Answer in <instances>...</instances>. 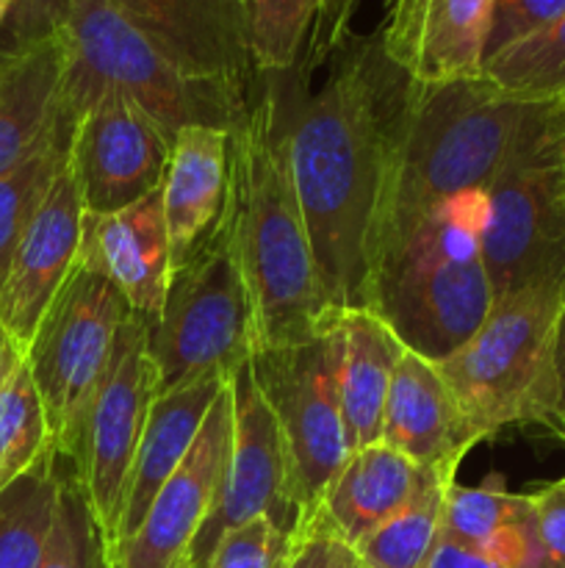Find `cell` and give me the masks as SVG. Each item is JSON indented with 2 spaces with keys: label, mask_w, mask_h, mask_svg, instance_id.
Instances as JSON below:
<instances>
[{
  "label": "cell",
  "mask_w": 565,
  "mask_h": 568,
  "mask_svg": "<svg viewBox=\"0 0 565 568\" xmlns=\"http://www.w3.org/2000/svg\"><path fill=\"white\" fill-rule=\"evenodd\" d=\"M325 83L308 92L305 67L280 72L288 164L332 320L369 308L371 236L393 122L410 75L380 37L343 39Z\"/></svg>",
  "instance_id": "obj_1"
},
{
  "label": "cell",
  "mask_w": 565,
  "mask_h": 568,
  "mask_svg": "<svg viewBox=\"0 0 565 568\" xmlns=\"http://www.w3.org/2000/svg\"><path fill=\"white\" fill-rule=\"evenodd\" d=\"M225 227L253 308L255 353L305 342L336 325L288 164L280 72L255 75L247 114L230 131Z\"/></svg>",
  "instance_id": "obj_2"
},
{
  "label": "cell",
  "mask_w": 565,
  "mask_h": 568,
  "mask_svg": "<svg viewBox=\"0 0 565 568\" xmlns=\"http://www.w3.org/2000/svg\"><path fill=\"white\" fill-rule=\"evenodd\" d=\"M526 109L530 103L499 92L482 75L449 83L410 78L377 203L371 272L377 258L432 211L491 186Z\"/></svg>",
  "instance_id": "obj_3"
},
{
  "label": "cell",
  "mask_w": 565,
  "mask_h": 568,
  "mask_svg": "<svg viewBox=\"0 0 565 568\" xmlns=\"http://www.w3.org/2000/svg\"><path fill=\"white\" fill-rule=\"evenodd\" d=\"M485 192L443 203L391 244L371 272V314L404 349L435 364L463 347L493 308L482 261Z\"/></svg>",
  "instance_id": "obj_4"
},
{
  "label": "cell",
  "mask_w": 565,
  "mask_h": 568,
  "mask_svg": "<svg viewBox=\"0 0 565 568\" xmlns=\"http://www.w3.org/2000/svg\"><path fill=\"white\" fill-rule=\"evenodd\" d=\"M55 31L66 53L61 116L72 128L100 92L131 98L172 136L188 125L233 131L247 114L253 87L188 72L111 0H59Z\"/></svg>",
  "instance_id": "obj_5"
},
{
  "label": "cell",
  "mask_w": 565,
  "mask_h": 568,
  "mask_svg": "<svg viewBox=\"0 0 565 568\" xmlns=\"http://www.w3.org/2000/svg\"><path fill=\"white\" fill-rule=\"evenodd\" d=\"M565 283H535L496 300L480 331L438 364L480 442L513 425L557 430L554 331Z\"/></svg>",
  "instance_id": "obj_6"
},
{
  "label": "cell",
  "mask_w": 565,
  "mask_h": 568,
  "mask_svg": "<svg viewBox=\"0 0 565 568\" xmlns=\"http://www.w3.org/2000/svg\"><path fill=\"white\" fill-rule=\"evenodd\" d=\"M482 261L493 303L565 283V103H530L485 192Z\"/></svg>",
  "instance_id": "obj_7"
},
{
  "label": "cell",
  "mask_w": 565,
  "mask_h": 568,
  "mask_svg": "<svg viewBox=\"0 0 565 568\" xmlns=\"http://www.w3.org/2000/svg\"><path fill=\"white\" fill-rule=\"evenodd\" d=\"M131 314L120 288L81 250L75 270L22 353L42 397L50 442L64 460L75 455L83 419L109 375Z\"/></svg>",
  "instance_id": "obj_8"
},
{
  "label": "cell",
  "mask_w": 565,
  "mask_h": 568,
  "mask_svg": "<svg viewBox=\"0 0 565 568\" xmlns=\"http://www.w3.org/2000/svg\"><path fill=\"white\" fill-rule=\"evenodd\" d=\"M147 349L158 394L199 377H230L253 358V308L225 220L172 272L161 320L147 325Z\"/></svg>",
  "instance_id": "obj_9"
},
{
  "label": "cell",
  "mask_w": 565,
  "mask_h": 568,
  "mask_svg": "<svg viewBox=\"0 0 565 568\" xmlns=\"http://www.w3.org/2000/svg\"><path fill=\"white\" fill-rule=\"evenodd\" d=\"M341 333L330 331L288 347L253 355V375L264 392L288 458V488L299 521L319 514L327 488L349 458L338 394Z\"/></svg>",
  "instance_id": "obj_10"
},
{
  "label": "cell",
  "mask_w": 565,
  "mask_h": 568,
  "mask_svg": "<svg viewBox=\"0 0 565 568\" xmlns=\"http://www.w3.org/2000/svg\"><path fill=\"white\" fill-rule=\"evenodd\" d=\"M155 397L158 377L147 349V320L131 314L70 458L78 486L109 541L111 558L120 532L125 483Z\"/></svg>",
  "instance_id": "obj_11"
},
{
  "label": "cell",
  "mask_w": 565,
  "mask_h": 568,
  "mask_svg": "<svg viewBox=\"0 0 565 568\" xmlns=\"http://www.w3.org/2000/svg\"><path fill=\"white\" fill-rule=\"evenodd\" d=\"M249 361L230 375V453H227L214 508L188 549L186 568H210L222 536L255 516L271 519L277 530L286 536H291L299 525V510L288 488V458L280 427L264 392L255 383Z\"/></svg>",
  "instance_id": "obj_12"
},
{
  "label": "cell",
  "mask_w": 565,
  "mask_h": 568,
  "mask_svg": "<svg viewBox=\"0 0 565 568\" xmlns=\"http://www.w3.org/2000/svg\"><path fill=\"white\" fill-rule=\"evenodd\" d=\"M172 139L131 98L100 92L78 120L66 155L86 214H116L158 192L170 166Z\"/></svg>",
  "instance_id": "obj_13"
},
{
  "label": "cell",
  "mask_w": 565,
  "mask_h": 568,
  "mask_svg": "<svg viewBox=\"0 0 565 568\" xmlns=\"http://www.w3.org/2000/svg\"><path fill=\"white\" fill-rule=\"evenodd\" d=\"M230 436L233 394L227 381L183 464L155 494L138 530L116 549L114 568H186L188 549L214 508Z\"/></svg>",
  "instance_id": "obj_14"
},
{
  "label": "cell",
  "mask_w": 565,
  "mask_h": 568,
  "mask_svg": "<svg viewBox=\"0 0 565 568\" xmlns=\"http://www.w3.org/2000/svg\"><path fill=\"white\" fill-rule=\"evenodd\" d=\"M83 222L86 209L70 161H64L33 211L0 288V333L17 353H25L55 294L75 270L83 247Z\"/></svg>",
  "instance_id": "obj_15"
},
{
  "label": "cell",
  "mask_w": 565,
  "mask_h": 568,
  "mask_svg": "<svg viewBox=\"0 0 565 568\" xmlns=\"http://www.w3.org/2000/svg\"><path fill=\"white\" fill-rule=\"evenodd\" d=\"M496 0H391L377 31L388 59L419 83L476 78Z\"/></svg>",
  "instance_id": "obj_16"
},
{
  "label": "cell",
  "mask_w": 565,
  "mask_h": 568,
  "mask_svg": "<svg viewBox=\"0 0 565 568\" xmlns=\"http://www.w3.org/2000/svg\"><path fill=\"white\" fill-rule=\"evenodd\" d=\"M170 59L214 81L253 87L242 0H111Z\"/></svg>",
  "instance_id": "obj_17"
},
{
  "label": "cell",
  "mask_w": 565,
  "mask_h": 568,
  "mask_svg": "<svg viewBox=\"0 0 565 568\" xmlns=\"http://www.w3.org/2000/svg\"><path fill=\"white\" fill-rule=\"evenodd\" d=\"M64 70L66 53L55 14L48 26L11 31L9 48L0 50V175L66 122L61 116Z\"/></svg>",
  "instance_id": "obj_18"
},
{
  "label": "cell",
  "mask_w": 565,
  "mask_h": 568,
  "mask_svg": "<svg viewBox=\"0 0 565 568\" xmlns=\"http://www.w3.org/2000/svg\"><path fill=\"white\" fill-rule=\"evenodd\" d=\"M83 253L111 277L131 311L155 325L172 281V250L158 192L83 222Z\"/></svg>",
  "instance_id": "obj_19"
},
{
  "label": "cell",
  "mask_w": 565,
  "mask_h": 568,
  "mask_svg": "<svg viewBox=\"0 0 565 568\" xmlns=\"http://www.w3.org/2000/svg\"><path fill=\"white\" fill-rule=\"evenodd\" d=\"M380 444L415 466L460 464L480 444L435 361L404 349L393 369Z\"/></svg>",
  "instance_id": "obj_20"
},
{
  "label": "cell",
  "mask_w": 565,
  "mask_h": 568,
  "mask_svg": "<svg viewBox=\"0 0 565 568\" xmlns=\"http://www.w3.org/2000/svg\"><path fill=\"white\" fill-rule=\"evenodd\" d=\"M230 192V131L181 128L172 139L170 166L161 183L172 272L186 264L222 225Z\"/></svg>",
  "instance_id": "obj_21"
},
{
  "label": "cell",
  "mask_w": 565,
  "mask_h": 568,
  "mask_svg": "<svg viewBox=\"0 0 565 568\" xmlns=\"http://www.w3.org/2000/svg\"><path fill=\"white\" fill-rule=\"evenodd\" d=\"M230 377H199V381L177 386L172 392L158 394L147 414L142 442L133 455L131 475L125 483V503H122L120 532H116V549L138 530L147 516L155 494L164 483L175 475L177 466L192 449L210 405L222 394ZM114 549V555H116Z\"/></svg>",
  "instance_id": "obj_22"
},
{
  "label": "cell",
  "mask_w": 565,
  "mask_h": 568,
  "mask_svg": "<svg viewBox=\"0 0 565 568\" xmlns=\"http://www.w3.org/2000/svg\"><path fill=\"white\" fill-rule=\"evenodd\" d=\"M341 361H338V394H341L343 430L349 449L380 444L382 414L391 392L393 369L404 347L391 327L369 308L338 316Z\"/></svg>",
  "instance_id": "obj_23"
},
{
  "label": "cell",
  "mask_w": 565,
  "mask_h": 568,
  "mask_svg": "<svg viewBox=\"0 0 565 568\" xmlns=\"http://www.w3.org/2000/svg\"><path fill=\"white\" fill-rule=\"evenodd\" d=\"M421 475V466L386 444L360 447L349 453L319 510L349 544H360L413 497Z\"/></svg>",
  "instance_id": "obj_24"
},
{
  "label": "cell",
  "mask_w": 565,
  "mask_h": 568,
  "mask_svg": "<svg viewBox=\"0 0 565 568\" xmlns=\"http://www.w3.org/2000/svg\"><path fill=\"white\" fill-rule=\"evenodd\" d=\"M460 464L427 466L413 497L382 521L374 532L355 544L369 568H421L441 536L449 486L458 480Z\"/></svg>",
  "instance_id": "obj_25"
},
{
  "label": "cell",
  "mask_w": 565,
  "mask_h": 568,
  "mask_svg": "<svg viewBox=\"0 0 565 568\" xmlns=\"http://www.w3.org/2000/svg\"><path fill=\"white\" fill-rule=\"evenodd\" d=\"M64 458L50 449L0 491V568H37L53 527Z\"/></svg>",
  "instance_id": "obj_26"
},
{
  "label": "cell",
  "mask_w": 565,
  "mask_h": 568,
  "mask_svg": "<svg viewBox=\"0 0 565 568\" xmlns=\"http://www.w3.org/2000/svg\"><path fill=\"white\" fill-rule=\"evenodd\" d=\"M48 416L25 355L6 344L0 364V491L50 453Z\"/></svg>",
  "instance_id": "obj_27"
},
{
  "label": "cell",
  "mask_w": 565,
  "mask_h": 568,
  "mask_svg": "<svg viewBox=\"0 0 565 568\" xmlns=\"http://www.w3.org/2000/svg\"><path fill=\"white\" fill-rule=\"evenodd\" d=\"M480 75L524 103H565V14L482 61Z\"/></svg>",
  "instance_id": "obj_28"
},
{
  "label": "cell",
  "mask_w": 565,
  "mask_h": 568,
  "mask_svg": "<svg viewBox=\"0 0 565 568\" xmlns=\"http://www.w3.org/2000/svg\"><path fill=\"white\" fill-rule=\"evenodd\" d=\"M72 131L75 128L61 122L28 159L0 175V288L33 211L39 209L50 183L70 155Z\"/></svg>",
  "instance_id": "obj_29"
},
{
  "label": "cell",
  "mask_w": 565,
  "mask_h": 568,
  "mask_svg": "<svg viewBox=\"0 0 565 568\" xmlns=\"http://www.w3.org/2000/svg\"><path fill=\"white\" fill-rule=\"evenodd\" d=\"M242 11L255 75L302 64L321 0H242Z\"/></svg>",
  "instance_id": "obj_30"
},
{
  "label": "cell",
  "mask_w": 565,
  "mask_h": 568,
  "mask_svg": "<svg viewBox=\"0 0 565 568\" xmlns=\"http://www.w3.org/2000/svg\"><path fill=\"white\" fill-rule=\"evenodd\" d=\"M37 568H114L109 541L92 516L70 460L61 469V491L53 527Z\"/></svg>",
  "instance_id": "obj_31"
},
{
  "label": "cell",
  "mask_w": 565,
  "mask_h": 568,
  "mask_svg": "<svg viewBox=\"0 0 565 568\" xmlns=\"http://www.w3.org/2000/svg\"><path fill=\"white\" fill-rule=\"evenodd\" d=\"M526 505L530 494H510L499 477L480 486H460L454 480L443 505L441 532L471 547H485L504 525L524 514Z\"/></svg>",
  "instance_id": "obj_32"
},
{
  "label": "cell",
  "mask_w": 565,
  "mask_h": 568,
  "mask_svg": "<svg viewBox=\"0 0 565 568\" xmlns=\"http://www.w3.org/2000/svg\"><path fill=\"white\" fill-rule=\"evenodd\" d=\"M288 544L291 536L277 530L275 521L255 516L222 536L210 568H275L288 552Z\"/></svg>",
  "instance_id": "obj_33"
},
{
  "label": "cell",
  "mask_w": 565,
  "mask_h": 568,
  "mask_svg": "<svg viewBox=\"0 0 565 568\" xmlns=\"http://www.w3.org/2000/svg\"><path fill=\"white\" fill-rule=\"evenodd\" d=\"M286 568H369V564L319 510L291 532Z\"/></svg>",
  "instance_id": "obj_34"
},
{
  "label": "cell",
  "mask_w": 565,
  "mask_h": 568,
  "mask_svg": "<svg viewBox=\"0 0 565 568\" xmlns=\"http://www.w3.org/2000/svg\"><path fill=\"white\" fill-rule=\"evenodd\" d=\"M563 14L565 0H496L485 42V59L510 48V44L521 42V39L532 37L541 28L552 26Z\"/></svg>",
  "instance_id": "obj_35"
},
{
  "label": "cell",
  "mask_w": 565,
  "mask_h": 568,
  "mask_svg": "<svg viewBox=\"0 0 565 568\" xmlns=\"http://www.w3.org/2000/svg\"><path fill=\"white\" fill-rule=\"evenodd\" d=\"M493 564L502 568H559L554 558L548 555L546 544H543L541 530H537L535 510H532V499L524 508L518 519L504 525L485 547H480Z\"/></svg>",
  "instance_id": "obj_36"
},
{
  "label": "cell",
  "mask_w": 565,
  "mask_h": 568,
  "mask_svg": "<svg viewBox=\"0 0 565 568\" xmlns=\"http://www.w3.org/2000/svg\"><path fill=\"white\" fill-rule=\"evenodd\" d=\"M360 0H321L319 20H316L314 33H310L308 53H305V72L316 70V67L327 64L332 53L343 44L349 37V22H352L355 11H358Z\"/></svg>",
  "instance_id": "obj_37"
},
{
  "label": "cell",
  "mask_w": 565,
  "mask_h": 568,
  "mask_svg": "<svg viewBox=\"0 0 565 568\" xmlns=\"http://www.w3.org/2000/svg\"><path fill=\"white\" fill-rule=\"evenodd\" d=\"M530 499L548 555L554 558V564L565 568V477L546 483L535 494H530Z\"/></svg>",
  "instance_id": "obj_38"
},
{
  "label": "cell",
  "mask_w": 565,
  "mask_h": 568,
  "mask_svg": "<svg viewBox=\"0 0 565 568\" xmlns=\"http://www.w3.org/2000/svg\"><path fill=\"white\" fill-rule=\"evenodd\" d=\"M421 568H502L493 564L480 547H471V544L454 541L449 536H438L435 547L427 555L424 566Z\"/></svg>",
  "instance_id": "obj_39"
},
{
  "label": "cell",
  "mask_w": 565,
  "mask_h": 568,
  "mask_svg": "<svg viewBox=\"0 0 565 568\" xmlns=\"http://www.w3.org/2000/svg\"><path fill=\"white\" fill-rule=\"evenodd\" d=\"M554 383H557V414L565 416V303L557 316V331H554Z\"/></svg>",
  "instance_id": "obj_40"
},
{
  "label": "cell",
  "mask_w": 565,
  "mask_h": 568,
  "mask_svg": "<svg viewBox=\"0 0 565 568\" xmlns=\"http://www.w3.org/2000/svg\"><path fill=\"white\" fill-rule=\"evenodd\" d=\"M17 0H0V28L6 26V20L11 17V11H14Z\"/></svg>",
  "instance_id": "obj_41"
},
{
  "label": "cell",
  "mask_w": 565,
  "mask_h": 568,
  "mask_svg": "<svg viewBox=\"0 0 565 568\" xmlns=\"http://www.w3.org/2000/svg\"><path fill=\"white\" fill-rule=\"evenodd\" d=\"M6 344H9V342H6V336H3V333H0V364H3V355H6Z\"/></svg>",
  "instance_id": "obj_42"
},
{
  "label": "cell",
  "mask_w": 565,
  "mask_h": 568,
  "mask_svg": "<svg viewBox=\"0 0 565 568\" xmlns=\"http://www.w3.org/2000/svg\"><path fill=\"white\" fill-rule=\"evenodd\" d=\"M557 433H559V436H563V442H565V416H563V419H559V425H557Z\"/></svg>",
  "instance_id": "obj_43"
},
{
  "label": "cell",
  "mask_w": 565,
  "mask_h": 568,
  "mask_svg": "<svg viewBox=\"0 0 565 568\" xmlns=\"http://www.w3.org/2000/svg\"><path fill=\"white\" fill-rule=\"evenodd\" d=\"M288 547H291V544H288ZM286 558H288V552H286V555H282V558H280V564H277L275 568H286Z\"/></svg>",
  "instance_id": "obj_44"
}]
</instances>
